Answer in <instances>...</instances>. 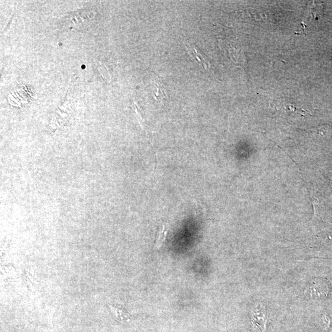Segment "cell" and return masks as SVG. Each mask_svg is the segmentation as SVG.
<instances>
[{"label": "cell", "instance_id": "1", "mask_svg": "<svg viewBox=\"0 0 332 332\" xmlns=\"http://www.w3.org/2000/svg\"><path fill=\"white\" fill-rule=\"evenodd\" d=\"M252 324L255 332H264L266 331L267 316L266 310L262 305H259L252 311Z\"/></svg>", "mask_w": 332, "mask_h": 332}, {"label": "cell", "instance_id": "2", "mask_svg": "<svg viewBox=\"0 0 332 332\" xmlns=\"http://www.w3.org/2000/svg\"><path fill=\"white\" fill-rule=\"evenodd\" d=\"M184 44L187 47L188 51L189 52L190 57H191L194 61L197 62L199 66L203 67L204 69H207V67H208L207 61L203 55L201 54V52L198 51L194 46H191L190 43H187V42H185Z\"/></svg>", "mask_w": 332, "mask_h": 332}, {"label": "cell", "instance_id": "3", "mask_svg": "<svg viewBox=\"0 0 332 332\" xmlns=\"http://www.w3.org/2000/svg\"><path fill=\"white\" fill-rule=\"evenodd\" d=\"M155 98L160 104H165L167 100V95H166L165 89H163L162 86L158 84H157V90L155 95Z\"/></svg>", "mask_w": 332, "mask_h": 332}, {"label": "cell", "instance_id": "4", "mask_svg": "<svg viewBox=\"0 0 332 332\" xmlns=\"http://www.w3.org/2000/svg\"><path fill=\"white\" fill-rule=\"evenodd\" d=\"M167 230L165 225H163L161 229L159 231L157 241L156 243V248H160L162 246L163 243L165 242L167 237Z\"/></svg>", "mask_w": 332, "mask_h": 332}]
</instances>
